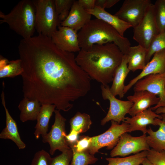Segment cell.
Here are the masks:
<instances>
[{
  "mask_svg": "<svg viewBox=\"0 0 165 165\" xmlns=\"http://www.w3.org/2000/svg\"><path fill=\"white\" fill-rule=\"evenodd\" d=\"M18 51L24 97L67 112L72 102L90 90L91 79L77 64L74 54L58 48L51 38L38 34L23 38Z\"/></svg>",
  "mask_w": 165,
  "mask_h": 165,
  "instance_id": "6da1fadb",
  "label": "cell"
},
{
  "mask_svg": "<svg viewBox=\"0 0 165 165\" xmlns=\"http://www.w3.org/2000/svg\"><path fill=\"white\" fill-rule=\"evenodd\" d=\"M101 93L103 98L108 100L110 107L106 116L101 121V125H104L110 121L113 120L120 124L125 121V116L132 107L133 103L130 100L124 101L116 98L111 92L108 85L101 84Z\"/></svg>",
  "mask_w": 165,
  "mask_h": 165,
  "instance_id": "52a82bcc",
  "label": "cell"
},
{
  "mask_svg": "<svg viewBox=\"0 0 165 165\" xmlns=\"http://www.w3.org/2000/svg\"><path fill=\"white\" fill-rule=\"evenodd\" d=\"M146 134L139 137H134L127 133L120 136L117 145L111 151L110 156L125 157L131 154H134L150 149L146 140Z\"/></svg>",
  "mask_w": 165,
  "mask_h": 165,
  "instance_id": "30bf717a",
  "label": "cell"
},
{
  "mask_svg": "<svg viewBox=\"0 0 165 165\" xmlns=\"http://www.w3.org/2000/svg\"><path fill=\"white\" fill-rule=\"evenodd\" d=\"M147 133L146 140L150 147L156 151H165V134L160 128L154 131L149 127Z\"/></svg>",
  "mask_w": 165,
  "mask_h": 165,
  "instance_id": "4316f807",
  "label": "cell"
},
{
  "mask_svg": "<svg viewBox=\"0 0 165 165\" xmlns=\"http://www.w3.org/2000/svg\"><path fill=\"white\" fill-rule=\"evenodd\" d=\"M42 105L38 100H30L24 97L20 101L18 108L20 111V119L23 122L36 120Z\"/></svg>",
  "mask_w": 165,
  "mask_h": 165,
  "instance_id": "7402d4cb",
  "label": "cell"
},
{
  "mask_svg": "<svg viewBox=\"0 0 165 165\" xmlns=\"http://www.w3.org/2000/svg\"><path fill=\"white\" fill-rule=\"evenodd\" d=\"M155 112L158 114L161 113L165 114V107H161L157 108Z\"/></svg>",
  "mask_w": 165,
  "mask_h": 165,
  "instance_id": "ab89813d",
  "label": "cell"
},
{
  "mask_svg": "<svg viewBox=\"0 0 165 165\" xmlns=\"http://www.w3.org/2000/svg\"><path fill=\"white\" fill-rule=\"evenodd\" d=\"M147 50L139 45L130 47L128 56V67L130 71L134 72L142 70L146 65L145 58Z\"/></svg>",
  "mask_w": 165,
  "mask_h": 165,
  "instance_id": "603a6c76",
  "label": "cell"
},
{
  "mask_svg": "<svg viewBox=\"0 0 165 165\" xmlns=\"http://www.w3.org/2000/svg\"><path fill=\"white\" fill-rule=\"evenodd\" d=\"M124 54L113 43L94 44L81 49L75 57L77 64L91 79L105 86L112 82Z\"/></svg>",
  "mask_w": 165,
  "mask_h": 165,
  "instance_id": "7a4b0ae2",
  "label": "cell"
},
{
  "mask_svg": "<svg viewBox=\"0 0 165 165\" xmlns=\"http://www.w3.org/2000/svg\"><path fill=\"white\" fill-rule=\"evenodd\" d=\"M110 128L103 133L91 137V142L88 151L94 155L101 148L106 147L107 149H111L117 145L121 135L127 133L129 124L123 122L121 124L113 120L111 121Z\"/></svg>",
  "mask_w": 165,
  "mask_h": 165,
  "instance_id": "8992f818",
  "label": "cell"
},
{
  "mask_svg": "<svg viewBox=\"0 0 165 165\" xmlns=\"http://www.w3.org/2000/svg\"><path fill=\"white\" fill-rule=\"evenodd\" d=\"M133 30V39L147 50L159 33L155 20L154 4L151 3L148 6L142 20Z\"/></svg>",
  "mask_w": 165,
  "mask_h": 165,
  "instance_id": "ba28073f",
  "label": "cell"
},
{
  "mask_svg": "<svg viewBox=\"0 0 165 165\" xmlns=\"http://www.w3.org/2000/svg\"><path fill=\"white\" fill-rule=\"evenodd\" d=\"M141 164L142 165H154L151 163L147 158L142 161Z\"/></svg>",
  "mask_w": 165,
  "mask_h": 165,
  "instance_id": "60d3db41",
  "label": "cell"
},
{
  "mask_svg": "<svg viewBox=\"0 0 165 165\" xmlns=\"http://www.w3.org/2000/svg\"><path fill=\"white\" fill-rule=\"evenodd\" d=\"M73 156L70 165H88L95 163L98 160L94 155L91 154L88 150L78 152L71 148Z\"/></svg>",
  "mask_w": 165,
  "mask_h": 165,
  "instance_id": "f1b7e54d",
  "label": "cell"
},
{
  "mask_svg": "<svg viewBox=\"0 0 165 165\" xmlns=\"http://www.w3.org/2000/svg\"><path fill=\"white\" fill-rule=\"evenodd\" d=\"M70 131L73 130L79 134L89 129L92 122L89 115L77 112L70 120Z\"/></svg>",
  "mask_w": 165,
  "mask_h": 165,
  "instance_id": "d4e9b609",
  "label": "cell"
},
{
  "mask_svg": "<svg viewBox=\"0 0 165 165\" xmlns=\"http://www.w3.org/2000/svg\"><path fill=\"white\" fill-rule=\"evenodd\" d=\"M155 20L159 33L165 31V0H157L154 4Z\"/></svg>",
  "mask_w": 165,
  "mask_h": 165,
  "instance_id": "f546056e",
  "label": "cell"
},
{
  "mask_svg": "<svg viewBox=\"0 0 165 165\" xmlns=\"http://www.w3.org/2000/svg\"><path fill=\"white\" fill-rule=\"evenodd\" d=\"M52 160L50 154L42 149L35 154L31 165H51Z\"/></svg>",
  "mask_w": 165,
  "mask_h": 165,
  "instance_id": "d6a6232c",
  "label": "cell"
},
{
  "mask_svg": "<svg viewBox=\"0 0 165 165\" xmlns=\"http://www.w3.org/2000/svg\"><path fill=\"white\" fill-rule=\"evenodd\" d=\"M147 151H144L133 155L123 158H106L107 165H140L146 158Z\"/></svg>",
  "mask_w": 165,
  "mask_h": 165,
  "instance_id": "484cf974",
  "label": "cell"
},
{
  "mask_svg": "<svg viewBox=\"0 0 165 165\" xmlns=\"http://www.w3.org/2000/svg\"><path fill=\"white\" fill-rule=\"evenodd\" d=\"M119 0H96L95 6L103 9L110 8L116 4Z\"/></svg>",
  "mask_w": 165,
  "mask_h": 165,
  "instance_id": "d590c367",
  "label": "cell"
},
{
  "mask_svg": "<svg viewBox=\"0 0 165 165\" xmlns=\"http://www.w3.org/2000/svg\"><path fill=\"white\" fill-rule=\"evenodd\" d=\"M151 3L150 0H125L114 15L134 28L142 20Z\"/></svg>",
  "mask_w": 165,
  "mask_h": 165,
  "instance_id": "8fae6325",
  "label": "cell"
},
{
  "mask_svg": "<svg viewBox=\"0 0 165 165\" xmlns=\"http://www.w3.org/2000/svg\"><path fill=\"white\" fill-rule=\"evenodd\" d=\"M91 15L75 0L67 18L61 25L67 27L77 31L82 28L90 20Z\"/></svg>",
  "mask_w": 165,
  "mask_h": 165,
  "instance_id": "e0dca14e",
  "label": "cell"
},
{
  "mask_svg": "<svg viewBox=\"0 0 165 165\" xmlns=\"http://www.w3.org/2000/svg\"><path fill=\"white\" fill-rule=\"evenodd\" d=\"M23 72L22 62L20 59L9 61L0 56V78H13L21 75Z\"/></svg>",
  "mask_w": 165,
  "mask_h": 165,
  "instance_id": "cb8c5ba5",
  "label": "cell"
},
{
  "mask_svg": "<svg viewBox=\"0 0 165 165\" xmlns=\"http://www.w3.org/2000/svg\"><path fill=\"white\" fill-rule=\"evenodd\" d=\"M86 10L96 18L102 20L112 26L122 36H124V33L127 30L132 27L130 24L100 7L95 6L93 9Z\"/></svg>",
  "mask_w": 165,
  "mask_h": 165,
  "instance_id": "d6986e66",
  "label": "cell"
},
{
  "mask_svg": "<svg viewBox=\"0 0 165 165\" xmlns=\"http://www.w3.org/2000/svg\"><path fill=\"white\" fill-rule=\"evenodd\" d=\"M165 73V49L157 52L152 60L147 63L141 72L125 86L124 90L126 93L139 80L151 74Z\"/></svg>",
  "mask_w": 165,
  "mask_h": 165,
  "instance_id": "5bb4252c",
  "label": "cell"
},
{
  "mask_svg": "<svg viewBox=\"0 0 165 165\" xmlns=\"http://www.w3.org/2000/svg\"><path fill=\"white\" fill-rule=\"evenodd\" d=\"M5 97L3 90L1 97L2 103L6 113V126L0 134V138L10 139L15 143L19 149H24L26 147V144L21 139L16 122L11 116L6 108Z\"/></svg>",
  "mask_w": 165,
  "mask_h": 165,
  "instance_id": "ac0fdd59",
  "label": "cell"
},
{
  "mask_svg": "<svg viewBox=\"0 0 165 165\" xmlns=\"http://www.w3.org/2000/svg\"><path fill=\"white\" fill-rule=\"evenodd\" d=\"M156 118L162 119L163 116L156 114L149 108L131 118L125 117L124 122L129 124L128 132L140 130L143 134H146L147 131V125L152 124L156 126L155 119Z\"/></svg>",
  "mask_w": 165,
  "mask_h": 165,
  "instance_id": "9a60e30c",
  "label": "cell"
},
{
  "mask_svg": "<svg viewBox=\"0 0 165 165\" xmlns=\"http://www.w3.org/2000/svg\"><path fill=\"white\" fill-rule=\"evenodd\" d=\"M165 49V31L159 33L152 40L146 50L145 63L149 61L156 52Z\"/></svg>",
  "mask_w": 165,
  "mask_h": 165,
  "instance_id": "83f0119b",
  "label": "cell"
},
{
  "mask_svg": "<svg viewBox=\"0 0 165 165\" xmlns=\"http://www.w3.org/2000/svg\"><path fill=\"white\" fill-rule=\"evenodd\" d=\"M162 119L156 118L155 119L156 125L160 127L159 128L165 134V114L162 115Z\"/></svg>",
  "mask_w": 165,
  "mask_h": 165,
  "instance_id": "f35d334b",
  "label": "cell"
},
{
  "mask_svg": "<svg viewBox=\"0 0 165 165\" xmlns=\"http://www.w3.org/2000/svg\"><path fill=\"white\" fill-rule=\"evenodd\" d=\"M51 38L55 45L62 50L73 53L81 50L77 31L68 27L60 25Z\"/></svg>",
  "mask_w": 165,
  "mask_h": 165,
  "instance_id": "4fadbf2b",
  "label": "cell"
},
{
  "mask_svg": "<svg viewBox=\"0 0 165 165\" xmlns=\"http://www.w3.org/2000/svg\"><path fill=\"white\" fill-rule=\"evenodd\" d=\"M79 134L75 131H70L69 134L66 136V139L69 146L75 144L79 137Z\"/></svg>",
  "mask_w": 165,
  "mask_h": 165,
  "instance_id": "8d00e7d4",
  "label": "cell"
},
{
  "mask_svg": "<svg viewBox=\"0 0 165 165\" xmlns=\"http://www.w3.org/2000/svg\"><path fill=\"white\" fill-rule=\"evenodd\" d=\"M32 1L35 10V30L38 34L51 38L61 25L54 0Z\"/></svg>",
  "mask_w": 165,
  "mask_h": 165,
  "instance_id": "5b68a950",
  "label": "cell"
},
{
  "mask_svg": "<svg viewBox=\"0 0 165 165\" xmlns=\"http://www.w3.org/2000/svg\"><path fill=\"white\" fill-rule=\"evenodd\" d=\"M91 142V137L86 136H80L76 143L70 145L71 148H74L78 152L88 150Z\"/></svg>",
  "mask_w": 165,
  "mask_h": 165,
  "instance_id": "e575fe53",
  "label": "cell"
},
{
  "mask_svg": "<svg viewBox=\"0 0 165 165\" xmlns=\"http://www.w3.org/2000/svg\"><path fill=\"white\" fill-rule=\"evenodd\" d=\"M146 158L154 165H165V151H158L152 148L147 151Z\"/></svg>",
  "mask_w": 165,
  "mask_h": 165,
  "instance_id": "836d02e7",
  "label": "cell"
},
{
  "mask_svg": "<svg viewBox=\"0 0 165 165\" xmlns=\"http://www.w3.org/2000/svg\"><path fill=\"white\" fill-rule=\"evenodd\" d=\"M96 0H79V5L85 10L92 9L95 6Z\"/></svg>",
  "mask_w": 165,
  "mask_h": 165,
  "instance_id": "74e56055",
  "label": "cell"
},
{
  "mask_svg": "<svg viewBox=\"0 0 165 165\" xmlns=\"http://www.w3.org/2000/svg\"><path fill=\"white\" fill-rule=\"evenodd\" d=\"M1 24L6 23L10 29L27 39L33 36L35 31V10L32 1H19L8 13L0 11Z\"/></svg>",
  "mask_w": 165,
  "mask_h": 165,
  "instance_id": "277c9868",
  "label": "cell"
},
{
  "mask_svg": "<svg viewBox=\"0 0 165 165\" xmlns=\"http://www.w3.org/2000/svg\"><path fill=\"white\" fill-rule=\"evenodd\" d=\"M134 86V92L145 90L159 97V103L151 108L152 111L165 107V73L147 76L138 81Z\"/></svg>",
  "mask_w": 165,
  "mask_h": 165,
  "instance_id": "7c38bea8",
  "label": "cell"
},
{
  "mask_svg": "<svg viewBox=\"0 0 165 165\" xmlns=\"http://www.w3.org/2000/svg\"><path fill=\"white\" fill-rule=\"evenodd\" d=\"M54 112V124L50 131L42 138L43 143H49L50 153L51 155H53L57 150L62 152L70 148L66 139L67 134L65 126L66 119L62 116L59 110H56Z\"/></svg>",
  "mask_w": 165,
  "mask_h": 165,
  "instance_id": "9c48e42d",
  "label": "cell"
},
{
  "mask_svg": "<svg viewBox=\"0 0 165 165\" xmlns=\"http://www.w3.org/2000/svg\"><path fill=\"white\" fill-rule=\"evenodd\" d=\"M74 0H54L55 8L61 23L67 17Z\"/></svg>",
  "mask_w": 165,
  "mask_h": 165,
  "instance_id": "4dcf8cb0",
  "label": "cell"
},
{
  "mask_svg": "<svg viewBox=\"0 0 165 165\" xmlns=\"http://www.w3.org/2000/svg\"><path fill=\"white\" fill-rule=\"evenodd\" d=\"M55 105L50 104L42 105L41 108L37 119V123L35 127L34 134L38 139L40 135L43 137L48 133L49 124L53 113L55 111Z\"/></svg>",
  "mask_w": 165,
  "mask_h": 165,
  "instance_id": "44dd1931",
  "label": "cell"
},
{
  "mask_svg": "<svg viewBox=\"0 0 165 165\" xmlns=\"http://www.w3.org/2000/svg\"><path fill=\"white\" fill-rule=\"evenodd\" d=\"M79 46L86 50L94 44L113 43L124 54H127L130 43L112 26L101 20H91L78 33Z\"/></svg>",
  "mask_w": 165,
  "mask_h": 165,
  "instance_id": "3957f363",
  "label": "cell"
},
{
  "mask_svg": "<svg viewBox=\"0 0 165 165\" xmlns=\"http://www.w3.org/2000/svg\"></svg>",
  "mask_w": 165,
  "mask_h": 165,
  "instance_id": "b9f144b4",
  "label": "cell"
},
{
  "mask_svg": "<svg viewBox=\"0 0 165 165\" xmlns=\"http://www.w3.org/2000/svg\"><path fill=\"white\" fill-rule=\"evenodd\" d=\"M128 58L127 54H124L122 61L115 72L112 83L110 90L115 96H118L120 99L123 97L125 85V79L130 71L128 67Z\"/></svg>",
  "mask_w": 165,
  "mask_h": 165,
  "instance_id": "ffe728a7",
  "label": "cell"
},
{
  "mask_svg": "<svg viewBox=\"0 0 165 165\" xmlns=\"http://www.w3.org/2000/svg\"><path fill=\"white\" fill-rule=\"evenodd\" d=\"M72 156L71 148L67 149L61 154L52 158L51 165H70Z\"/></svg>",
  "mask_w": 165,
  "mask_h": 165,
  "instance_id": "1f68e13d",
  "label": "cell"
},
{
  "mask_svg": "<svg viewBox=\"0 0 165 165\" xmlns=\"http://www.w3.org/2000/svg\"><path fill=\"white\" fill-rule=\"evenodd\" d=\"M127 99L133 103L128 113L132 117L152 105H156L160 100L155 94L145 90L134 92L133 95L128 96Z\"/></svg>",
  "mask_w": 165,
  "mask_h": 165,
  "instance_id": "2e32d148",
  "label": "cell"
}]
</instances>
